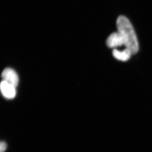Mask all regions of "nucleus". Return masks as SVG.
Instances as JSON below:
<instances>
[{"label": "nucleus", "mask_w": 152, "mask_h": 152, "mask_svg": "<svg viewBox=\"0 0 152 152\" xmlns=\"http://www.w3.org/2000/svg\"><path fill=\"white\" fill-rule=\"evenodd\" d=\"M112 54L116 59L124 62L128 61L131 58V55H132L131 50L126 48L122 51H120L117 49H114Z\"/></svg>", "instance_id": "nucleus-5"}, {"label": "nucleus", "mask_w": 152, "mask_h": 152, "mask_svg": "<svg viewBox=\"0 0 152 152\" xmlns=\"http://www.w3.org/2000/svg\"><path fill=\"white\" fill-rule=\"evenodd\" d=\"M1 91L3 96L7 99H13L16 96V87L12 85L3 80L0 85Z\"/></svg>", "instance_id": "nucleus-3"}, {"label": "nucleus", "mask_w": 152, "mask_h": 152, "mask_svg": "<svg viewBox=\"0 0 152 152\" xmlns=\"http://www.w3.org/2000/svg\"><path fill=\"white\" fill-rule=\"evenodd\" d=\"M106 44L109 48H114L124 45V42L121 34L117 33H114L108 37L106 40Z\"/></svg>", "instance_id": "nucleus-4"}, {"label": "nucleus", "mask_w": 152, "mask_h": 152, "mask_svg": "<svg viewBox=\"0 0 152 152\" xmlns=\"http://www.w3.org/2000/svg\"><path fill=\"white\" fill-rule=\"evenodd\" d=\"M116 24L118 32L123 39L124 45L131 50L132 55L135 54L138 51L139 45L132 25L126 17L123 15L118 17Z\"/></svg>", "instance_id": "nucleus-1"}, {"label": "nucleus", "mask_w": 152, "mask_h": 152, "mask_svg": "<svg viewBox=\"0 0 152 152\" xmlns=\"http://www.w3.org/2000/svg\"><path fill=\"white\" fill-rule=\"evenodd\" d=\"M7 148V144L4 141H1L0 143V152H4Z\"/></svg>", "instance_id": "nucleus-6"}, {"label": "nucleus", "mask_w": 152, "mask_h": 152, "mask_svg": "<svg viewBox=\"0 0 152 152\" xmlns=\"http://www.w3.org/2000/svg\"><path fill=\"white\" fill-rule=\"evenodd\" d=\"M1 77L3 80L12 85L15 87L18 84V76L15 71L11 68L4 69L1 73Z\"/></svg>", "instance_id": "nucleus-2"}]
</instances>
